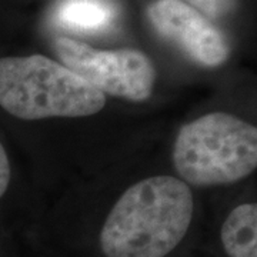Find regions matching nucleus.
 <instances>
[{
    "mask_svg": "<svg viewBox=\"0 0 257 257\" xmlns=\"http://www.w3.org/2000/svg\"><path fill=\"white\" fill-rule=\"evenodd\" d=\"M55 46L63 66L103 94L132 101L152 94L156 70L139 50H97L69 37H59Z\"/></svg>",
    "mask_w": 257,
    "mask_h": 257,
    "instance_id": "20e7f679",
    "label": "nucleus"
},
{
    "mask_svg": "<svg viewBox=\"0 0 257 257\" xmlns=\"http://www.w3.org/2000/svg\"><path fill=\"white\" fill-rule=\"evenodd\" d=\"M221 243L229 257H257V206L233 209L221 227Z\"/></svg>",
    "mask_w": 257,
    "mask_h": 257,
    "instance_id": "0eeeda50",
    "label": "nucleus"
},
{
    "mask_svg": "<svg viewBox=\"0 0 257 257\" xmlns=\"http://www.w3.org/2000/svg\"><path fill=\"white\" fill-rule=\"evenodd\" d=\"M173 163L194 186L241 180L257 166V128L229 113L204 114L179 130Z\"/></svg>",
    "mask_w": 257,
    "mask_h": 257,
    "instance_id": "7ed1b4c3",
    "label": "nucleus"
},
{
    "mask_svg": "<svg viewBox=\"0 0 257 257\" xmlns=\"http://www.w3.org/2000/svg\"><path fill=\"white\" fill-rule=\"evenodd\" d=\"M192 190L172 176H155L128 187L100 231L106 257H166L192 223Z\"/></svg>",
    "mask_w": 257,
    "mask_h": 257,
    "instance_id": "f257e3e1",
    "label": "nucleus"
},
{
    "mask_svg": "<svg viewBox=\"0 0 257 257\" xmlns=\"http://www.w3.org/2000/svg\"><path fill=\"white\" fill-rule=\"evenodd\" d=\"M184 3L200 12L206 18L216 19L229 10L231 0H184Z\"/></svg>",
    "mask_w": 257,
    "mask_h": 257,
    "instance_id": "6e6552de",
    "label": "nucleus"
},
{
    "mask_svg": "<svg viewBox=\"0 0 257 257\" xmlns=\"http://www.w3.org/2000/svg\"><path fill=\"white\" fill-rule=\"evenodd\" d=\"M117 10L109 0H63L55 12L59 26L76 32H101L110 28Z\"/></svg>",
    "mask_w": 257,
    "mask_h": 257,
    "instance_id": "423d86ee",
    "label": "nucleus"
},
{
    "mask_svg": "<svg viewBox=\"0 0 257 257\" xmlns=\"http://www.w3.org/2000/svg\"><path fill=\"white\" fill-rule=\"evenodd\" d=\"M147 16L159 35L175 43L193 62L217 67L230 55L226 37L200 12L182 0H156Z\"/></svg>",
    "mask_w": 257,
    "mask_h": 257,
    "instance_id": "39448f33",
    "label": "nucleus"
},
{
    "mask_svg": "<svg viewBox=\"0 0 257 257\" xmlns=\"http://www.w3.org/2000/svg\"><path fill=\"white\" fill-rule=\"evenodd\" d=\"M104 103L103 93L46 56L0 57V107L16 119L84 117Z\"/></svg>",
    "mask_w": 257,
    "mask_h": 257,
    "instance_id": "f03ea898",
    "label": "nucleus"
}]
</instances>
